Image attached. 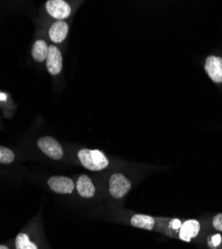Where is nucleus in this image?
<instances>
[{"instance_id": "2", "label": "nucleus", "mask_w": 222, "mask_h": 249, "mask_svg": "<svg viewBox=\"0 0 222 249\" xmlns=\"http://www.w3.org/2000/svg\"><path fill=\"white\" fill-rule=\"evenodd\" d=\"M131 189L130 180L122 174L116 173L109 178V193L114 198L123 197Z\"/></svg>"}, {"instance_id": "7", "label": "nucleus", "mask_w": 222, "mask_h": 249, "mask_svg": "<svg viewBox=\"0 0 222 249\" xmlns=\"http://www.w3.org/2000/svg\"><path fill=\"white\" fill-rule=\"evenodd\" d=\"M205 71L214 83H222V58L209 56L205 61Z\"/></svg>"}, {"instance_id": "17", "label": "nucleus", "mask_w": 222, "mask_h": 249, "mask_svg": "<svg viewBox=\"0 0 222 249\" xmlns=\"http://www.w3.org/2000/svg\"><path fill=\"white\" fill-rule=\"evenodd\" d=\"M0 100L5 101V100H6V95H4V94H2V93H0Z\"/></svg>"}, {"instance_id": "6", "label": "nucleus", "mask_w": 222, "mask_h": 249, "mask_svg": "<svg viewBox=\"0 0 222 249\" xmlns=\"http://www.w3.org/2000/svg\"><path fill=\"white\" fill-rule=\"evenodd\" d=\"M46 67L51 75H57L62 70V56L55 45H50L48 48Z\"/></svg>"}, {"instance_id": "5", "label": "nucleus", "mask_w": 222, "mask_h": 249, "mask_svg": "<svg viewBox=\"0 0 222 249\" xmlns=\"http://www.w3.org/2000/svg\"><path fill=\"white\" fill-rule=\"evenodd\" d=\"M48 185L53 192L61 195L71 194L75 188L74 182L71 178L61 176L51 177L48 179Z\"/></svg>"}, {"instance_id": "18", "label": "nucleus", "mask_w": 222, "mask_h": 249, "mask_svg": "<svg viewBox=\"0 0 222 249\" xmlns=\"http://www.w3.org/2000/svg\"><path fill=\"white\" fill-rule=\"evenodd\" d=\"M0 249H9V248L5 245H0Z\"/></svg>"}, {"instance_id": "8", "label": "nucleus", "mask_w": 222, "mask_h": 249, "mask_svg": "<svg viewBox=\"0 0 222 249\" xmlns=\"http://www.w3.org/2000/svg\"><path fill=\"white\" fill-rule=\"evenodd\" d=\"M68 34V24L64 20H57L49 29V37L54 43H61Z\"/></svg>"}, {"instance_id": "9", "label": "nucleus", "mask_w": 222, "mask_h": 249, "mask_svg": "<svg viewBox=\"0 0 222 249\" xmlns=\"http://www.w3.org/2000/svg\"><path fill=\"white\" fill-rule=\"evenodd\" d=\"M200 231V224L197 220L191 219L185 221L180 227L179 237L183 241H190L192 238L196 237Z\"/></svg>"}, {"instance_id": "4", "label": "nucleus", "mask_w": 222, "mask_h": 249, "mask_svg": "<svg viewBox=\"0 0 222 249\" xmlns=\"http://www.w3.org/2000/svg\"><path fill=\"white\" fill-rule=\"evenodd\" d=\"M45 8L50 16L55 19H66L71 13L70 5L64 0H48Z\"/></svg>"}, {"instance_id": "12", "label": "nucleus", "mask_w": 222, "mask_h": 249, "mask_svg": "<svg viewBox=\"0 0 222 249\" xmlns=\"http://www.w3.org/2000/svg\"><path fill=\"white\" fill-rule=\"evenodd\" d=\"M49 46L43 40H38L32 48V57L37 62H43L47 58Z\"/></svg>"}, {"instance_id": "3", "label": "nucleus", "mask_w": 222, "mask_h": 249, "mask_svg": "<svg viewBox=\"0 0 222 249\" xmlns=\"http://www.w3.org/2000/svg\"><path fill=\"white\" fill-rule=\"evenodd\" d=\"M39 149L41 150L47 157L52 160H58L63 157V150L60 143L51 137H42L37 142Z\"/></svg>"}, {"instance_id": "13", "label": "nucleus", "mask_w": 222, "mask_h": 249, "mask_svg": "<svg viewBox=\"0 0 222 249\" xmlns=\"http://www.w3.org/2000/svg\"><path fill=\"white\" fill-rule=\"evenodd\" d=\"M15 245H16V249H38L37 245L35 243H33L29 239L28 235L23 232L19 233L16 236Z\"/></svg>"}, {"instance_id": "16", "label": "nucleus", "mask_w": 222, "mask_h": 249, "mask_svg": "<svg viewBox=\"0 0 222 249\" xmlns=\"http://www.w3.org/2000/svg\"><path fill=\"white\" fill-rule=\"evenodd\" d=\"M181 225H182V224H181V222L178 219H175V220L171 221V227L175 228V230H177V228H180Z\"/></svg>"}, {"instance_id": "14", "label": "nucleus", "mask_w": 222, "mask_h": 249, "mask_svg": "<svg viewBox=\"0 0 222 249\" xmlns=\"http://www.w3.org/2000/svg\"><path fill=\"white\" fill-rule=\"evenodd\" d=\"M13 152L5 147L0 146V163H10L14 160Z\"/></svg>"}, {"instance_id": "1", "label": "nucleus", "mask_w": 222, "mask_h": 249, "mask_svg": "<svg viewBox=\"0 0 222 249\" xmlns=\"http://www.w3.org/2000/svg\"><path fill=\"white\" fill-rule=\"evenodd\" d=\"M78 159L85 169L92 172L102 171L106 169L109 164L108 159L105 155L98 150H80L78 152Z\"/></svg>"}, {"instance_id": "11", "label": "nucleus", "mask_w": 222, "mask_h": 249, "mask_svg": "<svg viewBox=\"0 0 222 249\" xmlns=\"http://www.w3.org/2000/svg\"><path fill=\"white\" fill-rule=\"evenodd\" d=\"M130 223L134 227L138 228H144V230L151 231L155 225V220L152 216L145 215V214H135L132 216Z\"/></svg>"}, {"instance_id": "10", "label": "nucleus", "mask_w": 222, "mask_h": 249, "mask_svg": "<svg viewBox=\"0 0 222 249\" xmlns=\"http://www.w3.org/2000/svg\"><path fill=\"white\" fill-rule=\"evenodd\" d=\"M76 189L78 194L82 197L89 198L95 195V186L92 180L85 175L80 176L76 182Z\"/></svg>"}, {"instance_id": "15", "label": "nucleus", "mask_w": 222, "mask_h": 249, "mask_svg": "<svg viewBox=\"0 0 222 249\" xmlns=\"http://www.w3.org/2000/svg\"><path fill=\"white\" fill-rule=\"evenodd\" d=\"M213 226L218 231H222V213H218L213 218Z\"/></svg>"}]
</instances>
